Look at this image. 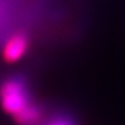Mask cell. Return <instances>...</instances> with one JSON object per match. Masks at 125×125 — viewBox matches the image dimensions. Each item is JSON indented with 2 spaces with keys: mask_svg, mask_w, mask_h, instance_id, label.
<instances>
[{
  "mask_svg": "<svg viewBox=\"0 0 125 125\" xmlns=\"http://www.w3.org/2000/svg\"><path fill=\"white\" fill-rule=\"evenodd\" d=\"M15 121L20 125H36L39 121L41 120V111L39 109V106H36L35 104H32L31 106L23 111L21 113L13 117Z\"/></svg>",
  "mask_w": 125,
  "mask_h": 125,
  "instance_id": "3",
  "label": "cell"
},
{
  "mask_svg": "<svg viewBox=\"0 0 125 125\" xmlns=\"http://www.w3.org/2000/svg\"><path fill=\"white\" fill-rule=\"evenodd\" d=\"M31 45V39L25 32H15L3 45V59L7 62H17L27 55Z\"/></svg>",
  "mask_w": 125,
  "mask_h": 125,
  "instance_id": "2",
  "label": "cell"
},
{
  "mask_svg": "<svg viewBox=\"0 0 125 125\" xmlns=\"http://www.w3.org/2000/svg\"><path fill=\"white\" fill-rule=\"evenodd\" d=\"M0 105L5 113L13 117L32 105L28 89L21 79L11 77L0 85Z\"/></svg>",
  "mask_w": 125,
  "mask_h": 125,
  "instance_id": "1",
  "label": "cell"
},
{
  "mask_svg": "<svg viewBox=\"0 0 125 125\" xmlns=\"http://www.w3.org/2000/svg\"><path fill=\"white\" fill-rule=\"evenodd\" d=\"M49 125H73V124H71L69 121H65V120H56V121H52Z\"/></svg>",
  "mask_w": 125,
  "mask_h": 125,
  "instance_id": "4",
  "label": "cell"
}]
</instances>
